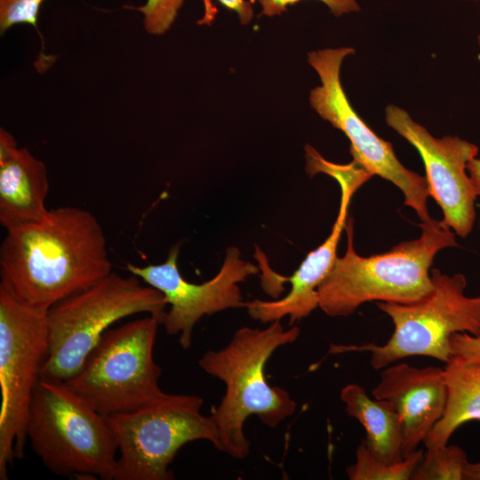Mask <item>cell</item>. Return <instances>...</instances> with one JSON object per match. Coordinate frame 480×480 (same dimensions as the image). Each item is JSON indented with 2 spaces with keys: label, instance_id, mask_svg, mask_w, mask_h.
Listing matches in <instances>:
<instances>
[{
  "label": "cell",
  "instance_id": "cell-13",
  "mask_svg": "<svg viewBox=\"0 0 480 480\" xmlns=\"http://www.w3.org/2000/svg\"><path fill=\"white\" fill-rule=\"evenodd\" d=\"M372 396L389 401L402 422L403 458L415 452L442 417L447 397L444 368L392 364L381 371Z\"/></svg>",
  "mask_w": 480,
  "mask_h": 480
},
{
  "label": "cell",
  "instance_id": "cell-2",
  "mask_svg": "<svg viewBox=\"0 0 480 480\" xmlns=\"http://www.w3.org/2000/svg\"><path fill=\"white\" fill-rule=\"evenodd\" d=\"M298 326L284 329L280 320L264 329L241 327L227 346L208 350L198 364L209 375L225 384L220 404L210 418L218 436L217 449L235 459L250 452V442L244 432V422L256 415L268 428H275L295 412L296 402L284 388L270 386L265 365L280 347L296 341Z\"/></svg>",
  "mask_w": 480,
  "mask_h": 480
},
{
  "label": "cell",
  "instance_id": "cell-23",
  "mask_svg": "<svg viewBox=\"0 0 480 480\" xmlns=\"http://www.w3.org/2000/svg\"><path fill=\"white\" fill-rule=\"evenodd\" d=\"M452 356L467 361L480 363V336L467 332H456L450 338Z\"/></svg>",
  "mask_w": 480,
  "mask_h": 480
},
{
  "label": "cell",
  "instance_id": "cell-7",
  "mask_svg": "<svg viewBox=\"0 0 480 480\" xmlns=\"http://www.w3.org/2000/svg\"><path fill=\"white\" fill-rule=\"evenodd\" d=\"M160 322L148 315L108 330L67 386L105 417L148 406L166 393L154 359Z\"/></svg>",
  "mask_w": 480,
  "mask_h": 480
},
{
  "label": "cell",
  "instance_id": "cell-4",
  "mask_svg": "<svg viewBox=\"0 0 480 480\" xmlns=\"http://www.w3.org/2000/svg\"><path fill=\"white\" fill-rule=\"evenodd\" d=\"M142 282L133 274L111 272L52 307L47 311L49 349L40 379L65 382L74 377L108 328L122 318L148 313L162 324L166 300Z\"/></svg>",
  "mask_w": 480,
  "mask_h": 480
},
{
  "label": "cell",
  "instance_id": "cell-11",
  "mask_svg": "<svg viewBox=\"0 0 480 480\" xmlns=\"http://www.w3.org/2000/svg\"><path fill=\"white\" fill-rule=\"evenodd\" d=\"M180 246L171 248L164 262L145 267L126 264V269L164 296L170 309L163 324L169 335H178L180 345L188 349L195 324L205 315L245 307L238 284L259 272L244 260L236 247H228L218 274L202 284L187 281L180 273Z\"/></svg>",
  "mask_w": 480,
  "mask_h": 480
},
{
  "label": "cell",
  "instance_id": "cell-19",
  "mask_svg": "<svg viewBox=\"0 0 480 480\" xmlns=\"http://www.w3.org/2000/svg\"><path fill=\"white\" fill-rule=\"evenodd\" d=\"M468 461L464 450L456 445L427 449L411 479L465 480L464 469Z\"/></svg>",
  "mask_w": 480,
  "mask_h": 480
},
{
  "label": "cell",
  "instance_id": "cell-18",
  "mask_svg": "<svg viewBox=\"0 0 480 480\" xmlns=\"http://www.w3.org/2000/svg\"><path fill=\"white\" fill-rule=\"evenodd\" d=\"M423 457L417 450L397 462H386L375 457L367 448L364 439L356 451V461L346 468L350 480H409Z\"/></svg>",
  "mask_w": 480,
  "mask_h": 480
},
{
  "label": "cell",
  "instance_id": "cell-12",
  "mask_svg": "<svg viewBox=\"0 0 480 480\" xmlns=\"http://www.w3.org/2000/svg\"><path fill=\"white\" fill-rule=\"evenodd\" d=\"M385 120L420 155L430 196L441 207L444 222L458 236H468L476 218L475 202L478 196L467 173V166L476 157L477 146L458 136L434 137L406 110L394 104L386 107Z\"/></svg>",
  "mask_w": 480,
  "mask_h": 480
},
{
  "label": "cell",
  "instance_id": "cell-3",
  "mask_svg": "<svg viewBox=\"0 0 480 480\" xmlns=\"http://www.w3.org/2000/svg\"><path fill=\"white\" fill-rule=\"evenodd\" d=\"M420 227L419 238L363 257L354 249L353 220H347V250L318 287V308L330 316H348L368 301L411 303L427 295L436 253L458 244L444 220L430 218Z\"/></svg>",
  "mask_w": 480,
  "mask_h": 480
},
{
  "label": "cell",
  "instance_id": "cell-8",
  "mask_svg": "<svg viewBox=\"0 0 480 480\" xmlns=\"http://www.w3.org/2000/svg\"><path fill=\"white\" fill-rule=\"evenodd\" d=\"M203 403L197 396L166 393L137 411L106 417L119 452L115 480H171L170 466L184 444L207 440L217 447Z\"/></svg>",
  "mask_w": 480,
  "mask_h": 480
},
{
  "label": "cell",
  "instance_id": "cell-22",
  "mask_svg": "<svg viewBox=\"0 0 480 480\" xmlns=\"http://www.w3.org/2000/svg\"><path fill=\"white\" fill-rule=\"evenodd\" d=\"M262 10V14L268 17L279 15L284 12L288 5L300 0H258ZM324 4L330 12L336 17L360 11L356 0H318Z\"/></svg>",
  "mask_w": 480,
  "mask_h": 480
},
{
  "label": "cell",
  "instance_id": "cell-10",
  "mask_svg": "<svg viewBox=\"0 0 480 480\" xmlns=\"http://www.w3.org/2000/svg\"><path fill=\"white\" fill-rule=\"evenodd\" d=\"M352 47L325 48L308 53V62L317 73L321 84L309 93L313 109L350 141L353 161L372 176L377 175L396 186L404 204L419 218L428 220L430 196L426 177L404 167L395 155L392 144L380 138L357 115L344 92L340 69L344 59L355 54Z\"/></svg>",
  "mask_w": 480,
  "mask_h": 480
},
{
  "label": "cell",
  "instance_id": "cell-27",
  "mask_svg": "<svg viewBox=\"0 0 480 480\" xmlns=\"http://www.w3.org/2000/svg\"><path fill=\"white\" fill-rule=\"evenodd\" d=\"M477 41H478V44H479V45H480V34H479L478 36H477Z\"/></svg>",
  "mask_w": 480,
  "mask_h": 480
},
{
  "label": "cell",
  "instance_id": "cell-28",
  "mask_svg": "<svg viewBox=\"0 0 480 480\" xmlns=\"http://www.w3.org/2000/svg\"><path fill=\"white\" fill-rule=\"evenodd\" d=\"M466 1H468V0H466ZM473 1H476V0H473Z\"/></svg>",
  "mask_w": 480,
  "mask_h": 480
},
{
  "label": "cell",
  "instance_id": "cell-6",
  "mask_svg": "<svg viewBox=\"0 0 480 480\" xmlns=\"http://www.w3.org/2000/svg\"><path fill=\"white\" fill-rule=\"evenodd\" d=\"M432 290L411 303L378 301L392 320L394 331L383 345L332 344L329 354L369 352L370 364L383 369L401 359L421 356L446 363L452 357L450 338L456 332L480 336V296L465 294L463 274L452 276L431 268Z\"/></svg>",
  "mask_w": 480,
  "mask_h": 480
},
{
  "label": "cell",
  "instance_id": "cell-17",
  "mask_svg": "<svg viewBox=\"0 0 480 480\" xmlns=\"http://www.w3.org/2000/svg\"><path fill=\"white\" fill-rule=\"evenodd\" d=\"M444 371L446 404L442 417L423 441L426 449L445 446L461 425L480 421V363L452 356Z\"/></svg>",
  "mask_w": 480,
  "mask_h": 480
},
{
  "label": "cell",
  "instance_id": "cell-5",
  "mask_svg": "<svg viewBox=\"0 0 480 480\" xmlns=\"http://www.w3.org/2000/svg\"><path fill=\"white\" fill-rule=\"evenodd\" d=\"M27 436L56 475L116 479L118 448L107 418L65 382L39 380Z\"/></svg>",
  "mask_w": 480,
  "mask_h": 480
},
{
  "label": "cell",
  "instance_id": "cell-16",
  "mask_svg": "<svg viewBox=\"0 0 480 480\" xmlns=\"http://www.w3.org/2000/svg\"><path fill=\"white\" fill-rule=\"evenodd\" d=\"M340 398L348 415L364 427V442L375 457L386 462L404 459L402 422L389 401L369 396L365 389L356 383L344 386Z\"/></svg>",
  "mask_w": 480,
  "mask_h": 480
},
{
  "label": "cell",
  "instance_id": "cell-1",
  "mask_svg": "<svg viewBox=\"0 0 480 480\" xmlns=\"http://www.w3.org/2000/svg\"><path fill=\"white\" fill-rule=\"evenodd\" d=\"M6 231L0 286L30 308L47 312L112 272L103 229L89 211L58 207Z\"/></svg>",
  "mask_w": 480,
  "mask_h": 480
},
{
  "label": "cell",
  "instance_id": "cell-24",
  "mask_svg": "<svg viewBox=\"0 0 480 480\" xmlns=\"http://www.w3.org/2000/svg\"><path fill=\"white\" fill-rule=\"evenodd\" d=\"M206 6V14L212 16L211 6L209 5V0H204ZM221 4L235 12L242 24H247L250 22L253 16V11L252 5L245 0H219Z\"/></svg>",
  "mask_w": 480,
  "mask_h": 480
},
{
  "label": "cell",
  "instance_id": "cell-21",
  "mask_svg": "<svg viewBox=\"0 0 480 480\" xmlns=\"http://www.w3.org/2000/svg\"><path fill=\"white\" fill-rule=\"evenodd\" d=\"M44 0H0V32L27 23L37 30V16ZM38 31V30H37Z\"/></svg>",
  "mask_w": 480,
  "mask_h": 480
},
{
  "label": "cell",
  "instance_id": "cell-26",
  "mask_svg": "<svg viewBox=\"0 0 480 480\" xmlns=\"http://www.w3.org/2000/svg\"><path fill=\"white\" fill-rule=\"evenodd\" d=\"M465 480H480V461L472 463L468 461L464 469Z\"/></svg>",
  "mask_w": 480,
  "mask_h": 480
},
{
  "label": "cell",
  "instance_id": "cell-15",
  "mask_svg": "<svg viewBox=\"0 0 480 480\" xmlns=\"http://www.w3.org/2000/svg\"><path fill=\"white\" fill-rule=\"evenodd\" d=\"M47 169L14 138L0 130V223L9 228L35 222L48 212Z\"/></svg>",
  "mask_w": 480,
  "mask_h": 480
},
{
  "label": "cell",
  "instance_id": "cell-9",
  "mask_svg": "<svg viewBox=\"0 0 480 480\" xmlns=\"http://www.w3.org/2000/svg\"><path fill=\"white\" fill-rule=\"evenodd\" d=\"M49 349L47 312L0 286V479L24 455L29 410Z\"/></svg>",
  "mask_w": 480,
  "mask_h": 480
},
{
  "label": "cell",
  "instance_id": "cell-20",
  "mask_svg": "<svg viewBox=\"0 0 480 480\" xmlns=\"http://www.w3.org/2000/svg\"><path fill=\"white\" fill-rule=\"evenodd\" d=\"M184 0H147L137 10L143 15L145 30L151 35H163L173 24Z\"/></svg>",
  "mask_w": 480,
  "mask_h": 480
},
{
  "label": "cell",
  "instance_id": "cell-25",
  "mask_svg": "<svg viewBox=\"0 0 480 480\" xmlns=\"http://www.w3.org/2000/svg\"><path fill=\"white\" fill-rule=\"evenodd\" d=\"M467 171L468 172V175L473 182L477 196H480V159L475 157L470 160L468 164Z\"/></svg>",
  "mask_w": 480,
  "mask_h": 480
},
{
  "label": "cell",
  "instance_id": "cell-14",
  "mask_svg": "<svg viewBox=\"0 0 480 480\" xmlns=\"http://www.w3.org/2000/svg\"><path fill=\"white\" fill-rule=\"evenodd\" d=\"M337 182L340 187L341 199L331 234L322 244L308 253L291 277H286V281L291 283L287 295L275 300L256 299L245 302V308L252 319L272 323L288 316L291 324H293L318 308V287L337 258V247L347 224L351 197L363 185L358 178L353 176L340 177Z\"/></svg>",
  "mask_w": 480,
  "mask_h": 480
}]
</instances>
